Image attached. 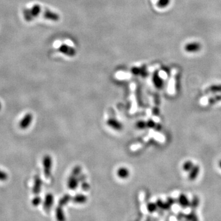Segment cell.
<instances>
[{
    "label": "cell",
    "instance_id": "6da1fadb",
    "mask_svg": "<svg viewBox=\"0 0 221 221\" xmlns=\"http://www.w3.org/2000/svg\"><path fill=\"white\" fill-rule=\"evenodd\" d=\"M43 165L44 168V174L46 178H48L51 175L52 167V160L50 156L46 155L43 159Z\"/></svg>",
    "mask_w": 221,
    "mask_h": 221
},
{
    "label": "cell",
    "instance_id": "7a4b0ae2",
    "mask_svg": "<svg viewBox=\"0 0 221 221\" xmlns=\"http://www.w3.org/2000/svg\"><path fill=\"white\" fill-rule=\"evenodd\" d=\"M33 120V115L31 113L27 114L20 120L19 127L22 130H25L31 125Z\"/></svg>",
    "mask_w": 221,
    "mask_h": 221
},
{
    "label": "cell",
    "instance_id": "3957f363",
    "mask_svg": "<svg viewBox=\"0 0 221 221\" xmlns=\"http://www.w3.org/2000/svg\"><path fill=\"white\" fill-rule=\"evenodd\" d=\"M54 203V196L52 193H47L46 196L43 203V208L44 209L48 211L51 210Z\"/></svg>",
    "mask_w": 221,
    "mask_h": 221
},
{
    "label": "cell",
    "instance_id": "277c9868",
    "mask_svg": "<svg viewBox=\"0 0 221 221\" xmlns=\"http://www.w3.org/2000/svg\"><path fill=\"white\" fill-rule=\"evenodd\" d=\"M43 181L38 176H36L34 179V185L33 187V193L35 195H38L41 192V187H42Z\"/></svg>",
    "mask_w": 221,
    "mask_h": 221
},
{
    "label": "cell",
    "instance_id": "5b68a950",
    "mask_svg": "<svg viewBox=\"0 0 221 221\" xmlns=\"http://www.w3.org/2000/svg\"><path fill=\"white\" fill-rule=\"evenodd\" d=\"M107 125L115 130H121L123 129L122 124L115 119H109L106 121Z\"/></svg>",
    "mask_w": 221,
    "mask_h": 221
},
{
    "label": "cell",
    "instance_id": "8992f818",
    "mask_svg": "<svg viewBox=\"0 0 221 221\" xmlns=\"http://www.w3.org/2000/svg\"><path fill=\"white\" fill-rule=\"evenodd\" d=\"M79 181L78 177L73 175H71L68 180V187L71 190H75L79 184Z\"/></svg>",
    "mask_w": 221,
    "mask_h": 221
},
{
    "label": "cell",
    "instance_id": "52a82bcc",
    "mask_svg": "<svg viewBox=\"0 0 221 221\" xmlns=\"http://www.w3.org/2000/svg\"><path fill=\"white\" fill-rule=\"evenodd\" d=\"M178 202L180 206L183 208H186L189 207L191 205V203L187 198V197L184 194H181L178 198Z\"/></svg>",
    "mask_w": 221,
    "mask_h": 221
},
{
    "label": "cell",
    "instance_id": "ba28073f",
    "mask_svg": "<svg viewBox=\"0 0 221 221\" xmlns=\"http://www.w3.org/2000/svg\"><path fill=\"white\" fill-rule=\"evenodd\" d=\"M60 51L63 54H65L66 55H69L70 56H74L76 54V51L74 49H73L70 47H68L65 45H63L60 47Z\"/></svg>",
    "mask_w": 221,
    "mask_h": 221
},
{
    "label": "cell",
    "instance_id": "9c48e42d",
    "mask_svg": "<svg viewBox=\"0 0 221 221\" xmlns=\"http://www.w3.org/2000/svg\"><path fill=\"white\" fill-rule=\"evenodd\" d=\"M71 200L73 202L78 204H83L86 203L87 201V198L85 195L83 194H78L72 198Z\"/></svg>",
    "mask_w": 221,
    "mask_h": 221
},
{
    "label": "cell",
    "instance_id": "30bf717a",
    "mask_svg": "<svg viewBox=\"0 0 221 221\" xmlns=\"http://www.w3.org/2000/svg\"><path fill=\"white\" fill-rule=\"evenodd\" d=\"M117 174L119 176V178H120L121 179H126L129 176L130 172L127 168L122 167V168H120L117 171Z\"/></svg>",
    "mask_w": 221,
    "mask_h": 221
},
{
    "label": "cell",
    "instance_id": "8fae6325",
    "mask_svg": "<svg viewBox=\"0 0 221 221\" xmlns=\"http://www.w3.org/2000/svg\"><path fill=\"white\" fill-rule=\"evenodd\" d=\"M200 172V167L198 165H194L193 168L191 169L190 171V173L189 174V179L191 181H193L195 179L198 175Z\"/></svg>",
    "mask_w": 221,
    "mask_h": 221
},
{
    "label": "cell",
    "instance_id": "7c38bea8",
    "mask_svg": "<svg viewBox=\"0 0 221 221\" xmlns=\"http://www.w3.org/2000/svg\"><path fill=\"white\" fill-rule=\"evenodd\" d=\"M156 204H157L158 208H159L163 210H168L171 207V205L168 202H167V201L164 202L160 199L157 200Z\"/></svg>",
    "mask_w": 221,
    "mask_h": 221
},
{
    "label": "cell",
    "instance_id": "4fadbf2b",
    "mask_svg": "<svg viewBox=\"0 0 221 221\" xmlns=\"http://www.w3.org/2000/svg\"><path fill=\"white\" fill-rule=\"evenodd\" d=\"M56 218L58 221H63L65 220V214L63 213V211L61 208V206H58L56 209Z\"/></svg>",
    "mask_w": 221,
    "mask_h": 221
},
{
    "label": "cell",
    "instance_id": "5bb4252c",
    "mask_svg": "<svg viewBox=\"0 0 221 221\" xmlns=\"http://www.w3.org/2000/svg\"><path fill=\"white\" fill-rule=\"evenodd\" d=\"M44 17L47 19L54 21H57L59 19V16L56 14L52 12L51 11H46L44 14Z\"/></svg>",
    "mask_w": 221,
    "mask_h": 221
},
{
    "label": "cell",
    "instance_id": "9a60e30c",
    "mask_svg": "<svg viewBox=\"0 0 221 221\" xmlns=\"http://www.w3.org/2000/svg\"><path fill=\"white\" fill-rule=\"evenodd\" d=\"M71 199H72V198L71 197V196L70 195H65L62 198H60V200L58 201V205L62 207V206L66 205Z\"/></svg>",
    "mask_w": 221,
    "mask_h": 221
},
{
    "label": "cell",
    "instance_id": "2e32d148",
    "mask_svg": "<svg viewBox=\"0 0 221 221\" xmlns=\"http://www.w3.org/2000/svg\"><path fill=\"white\" fill-rule=\"evenodd\" d=\"M157 205L156 203H149L147 205V210L149 213H154L157 209Z\"/></svg>",
    "mask_w": 221,
    "mask_h": 221
},
{
    "label": "cell",
    "instance_id": "e0dca14e",
    "mask_svg": "<svg viewBox=\"0 0 221 221\" xmlns=\"http://www.w3.org/2000/svg\"><path fill=\"white\" fill-rule=\"evenodd\" d=\"M199 201H200L199 198L196 196H194L193 199L191 203V205H190L191 208L193 210H195L198 207V206L199 205Z\"/></svg>",
    "mask_w": 221,
    "mask_h": 221
},
{
    "label": "cell",
    "instance_id": "ac0fdd59",
    "mask_svg": "<svg viewBox=\"0 0 221 221\" xmlns=\"http://www.w3.org/2000/svg\"><path fill=\"white\" fill-rule=\"evenodd\" d=\"M41 202H42V199L39 196H38V195H36V196H34L31 200V204L34 206H39L41 203Z\"/></svg>",
    "mask_w": 221,
    "mask_h": 221
},
{
    "label": "cell",
    "instance_id": "d6986e66",
    "mask_svg": "<svg viewBox=\"0 0 221 221\" xmlns=\"http://www.w3.org/2000/svg\"><path fill=\"white\" fill-rule=\"evenodd\" d=\"M81 170L82 168L80 166H76L75 167L73 168V170H72V173H71V175H73L74 176L78 177L81 173Z\"/></svg>",
    "mask_w": 221,
    "mask_h": 221
},
{
    "label": "cell",
    "instance_id": "ffe728a7",
    "mask_svg": "<svg viewBox=\"0 0 221 221\" xmlns=\"http://www.w3.org/2000/svg\"><path fill=\"white\" fill-rule=\"evenodd\" d=\"M193 163L191 161H187L186 162L184 165H183V169L186 171H191V169L193 168Z\"/></svg>",
    "mask_w": 221,
    "mask_h": 221
},
{
    "label": "cell",
    "instance_id": "44dd1931",
    "mask_svg": "<svg viewBox=\"0 0 221 221\" xmlns=\"http://www.w3.org/2000/svg\"><path fill=\"white\" fill-rule=\"evenodd\" d=\"M136 127H137V128H138V129H140V130H142V129H144L146 127H147V123L142 120H139L137 122L136 124Z\"/></svg>",
    "mask_w": 221,
    "mask_h": 221
},
{
    "label": "cell",
    "instance_id": "7402d4cb",
    "mask_svg": "<svg viewBox=\"0 0 221 221\" xmlns=\"http://www.w3.org/2000/svg\"><path fill=\"white\" fill-rule=\"evenodd\" d=\"M184 218H185L187 220H189V221L197 220V218H196V215L194 214V213H191L189 214H184Z\"/></svg>",
    "mask_w": 221,
    "mask_h": 221
},
{
    "label": "cell",
    "instance_id": "603a6c76",
    "mask_svg": "<svg viewBox=\"0 0 221 221\" xmlns=\"http://www.w3.org/2000/svg\"><path fill=\"white\" fill-rule=\"evenodd\" d=\"M8 179V175L7 173L0 169V181H5Z\"/></svg>",
    "mask_w": 221,
    "mask_h": 221
},
{
    "label": "cell",
    "instance_id": "cb8c5ba5",
    "mask_svg": "<svg viewBox=\"0 0 221 221\" xmlns=\"http://www.w3.org/2000/svg\"><path fill=\"white\" fill-rule=\"evenodd\" d=\"M219 101H221V96H217L214 98H211V99L209 100V103L210 105H213L214 103Z\"/></svg>",
    "mask_w": 221,
    "mask_h": 221
},
{
    "label": "cell",
    "instance_id": "d4e9b609",
    "mask_svg": "<svg viewBox=\"0 0 221 221\" xmlns=\"http://www.w3.org/2000/svg\"><path fill=\"white\" fill-rule=\"evenodd\" d=\"M146 123H147V127L148 128H150V129L154 128L156 126L155 122L154 120H151V119L149 120Z\"/></svg>",
    "mask_w": 221,
    "mask_h": 221
},
{
    "label": "cell",
    "instance_id": "484cf974",
    "mask_svg": "<svg viewBox=\"0 0 221 221\" xmlns=\"http://www.w3.org/2000/svg\"><path fill=\"white\" fill-rule=\"evenodd\" d=\"M81 187L83 191H88L90 189V186L88 183H85V181L83 182L82 185H81Z\"/></svg>",
    "mask_w": 221,
    "mask_h": 221
},
{
    "label": "cell",
    "instance_id": "4316f807",
    "mask_svg": "<svg viewBox=\"0 0 221 221\" xmlns=\"http://www.w3.org/2000/svg\"><path fill=\"white\" fill-rule=\"evenodd\" d=\"M210 90L212 92H221V86H213L211 87Z\"/></svg>",
    "mask_w": 221,
    "mask_h": 221
},
{
    "label": "cell",
    "instance_id": "83f0119b",
    "mask_svg": "<svg viewBox=\"0 0 221 221\" xmlns=\"http://www.w3.org/2000/svg\"><path fill=\"white\" fill-rule=\"evenodd\" d=\"M78 178L79 182H84L86 179L85 175H81V174L78 177Z\"/></svg>",
    "mask_w": 221,
    "mask_h": 221
},
{
    "label": "cell",
    "instance_id": "f1b7e54d",
    "mask_svg": "<svg viewBox=\"0 0 221 221\" xmlns=\"http://www.w3.org/2000/svg\"><path fill=\"white\" fill-rule=\"evenodd\" d=\"M167 202H168V203L171 205H173V204L174 203L175 201H174V200L173 198L169 197V198H167Z\"/></svg>",
    "mask_w": 221,
    "mask_h": 221
},
{
    "label": "cell",
    "instance_id": "f546056e",
    "mask_svg": "<svg viewBox=\"0 0 221 221\" xmlns=\"http://www.w3.org/2000/svg\"><path fill=\"white\" fill-rule=\"evenodd\" d=\"M153 113H154V114L156 115H159V110L158 108H155L153 109Z\"/></svg>",
    "mask_w": 221,
    "mask_h": 221
},
{
    "label": "cell",
    "instance_id": "4dcf8cb0",
    "mask_svg": "<svg viewBox=\"0 0 221 221\" xmlns=\"http://www.w3.org/2000/svg\"><path fill=\"white\" fill-rule=\"evenodd\" d=\"M219 166L220 168H221V161H220V162H219Z\"/></svg>",
    "mask_w": 221,
    "mask_h": 221
},
{
    "label": "cell",
    "instance_id": "1f68e13d",
    "mask_svg": "<svg viewBox=\"0 0 221 221\" xmlns=\"http://www.w3.org/2000/svg\"><path fill=\"white\" fill-rule=\"evenodd\" d=\"M1 103H0V110H1Z\"/></svg>",
    "mask_w": 221,
    "mask_h": 221
}]
</instances>
